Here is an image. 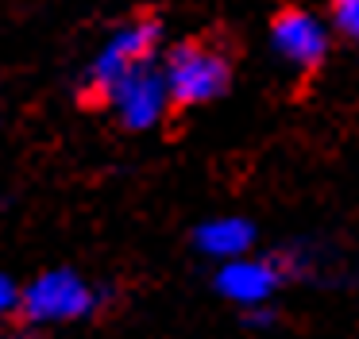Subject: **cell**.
Listing matches in <instances>:
<instances>
[{
	"instance_id": "52a82bcc",
	"label": "cell",
	"mask_w": 359,
	"mask_h": 339,
	"mask_svg": "<svg viewBox=\"0 0 359 339\" xmlns=\"http://www.w3.org/2000/svg\"><path fill=\"white\" fill-rule=\"evenodd\" d=\"M194 243L201 254H209V258H217V262H228V258H240V254L251 251L255 228H251L248 220H240V216H217V220L197 228Z\"/></svg>"
},
{
	"instance_id": "8992f818",
	"label": "cell",
	"mask_w": 359,
	"mask_h": 339,
	"mask_svg": "<svg viewBox=\"0 0 359 339\" xmlns=\"http://www.w3.org/2000/svg\"><path fill=\"white\" fill-rule=\"evenodd\" d=\"M217 293L243 308H259L278 293V285L286 282V270L278 258H228L217 270Z\"/></svg>"
},
{
	"instance_id": "5b68a950",
	"label": "cell",
	"mask_w": 359,
	"mask_h": 339,
	"mask_svg": "<svg viewBox=\"0 0 359 339\" xmlns=\"http://www.w3.org/2000/svg\"><path fill=\"white\" fill-rule=\"evenodd\" d=\"M271 46L286 66L302 69V74H313L325 62L328 39H325V27L305 8H282L271 20Z\"/></svg>"
},
{
	"instance_id": "ba28073f",
	"label": "cell",
	"mask_w": 359,
	"mask_h": 339,
	"mask_svg": "<svg viewBox=\"0 0 359 339\" xmlns=\"http://www.w3.org/2000/svg\"><path fill=\"white\" fill-rule=\"evenodd\" d=\"M332 20L348 39H359V0H336L332 4Z\"/></svg>"
},
{
	"instance_id": "7a4b0ae2",
	"label": "cell",
	"mask_w": 359,
	"mask_h": 339,
	"mask_svg": "<svg viewBox=\"0 0 359 339\" xmlns=\"http://www.w3.org/2000/svg\"><path fill=\"white\" fill-rule=\"evenodd\" d=\"M158 39H163V20L151 12L128 20L120 31H112V39L97 50L93 66L86 69V85L81 97L86 100H109V92L116 89V81H124L135 66L155 58Z\"/></svg>"
},
{
	"instance_id": "277c9868",
	"label": "cell",
	"mask_w": 359,
	"mask_h": 339,
	"mask_svg": "<svg viewBox=\"0 0 359 339\" xmlns=\"http://www.w3.org/2000/svg\"><path fill=\"white\" fill-rule=\"evenodd\" d=\"M112 112L120 116L128 131H147L155 127L158 120L166 116V108L174 104L170 100V81H166V69H158V62H143L135 66L124 81H116V89L109 92Z\"/></svg>"
},
{
	"instance_id": "9c48e42d",
	"label": "cell",
	"mask_w": 359,
	"mask_h": 339,
	"mask_svg": "<svg viewBox=\"0 0 359 339\" xmlns=\"http://www.w3.org/2000/svg\"><path fill=\"white\" fill-rule=\"evenodd\" d=\"M20 297H24V293H16L12 277H4V274H0V316L16 312V308H20Z\"/></svg>"
},
{
	"instance_id": "3957f363",
	"label": "cell",
	"mask_w": 359,
	"mask_h": 339,
	"mask_svg": "<svg viewBox=\"0 0 359 339\" xmlns=\"http://www.w3.org/2000/svg\"><path fill=\"white\" fill-rule=\"evenodd\" d=\"M101 297L97 289L78 277L74 270H50L39 274L20 297V312L32 324H70V320H86L97 312Z\"/></svg>"
},
{
	"instance_id": "6da1fadb",
	"label": "cell",
	"mask_w": 359,
	"mask_h": 339,
	"mask_svg": "<svg viewBox=\"0 0 359 339\" xmlns=\"http://www.w3.org/2000/svg\"><path fill=\"white\" fill-rule=\"evenodd\" d=\"M166 81H170V100L174 108H194L209 104L232 81V50L224 39L212 35H194L182 39L166 54Z\"/></svg>"
}]
</instances>
